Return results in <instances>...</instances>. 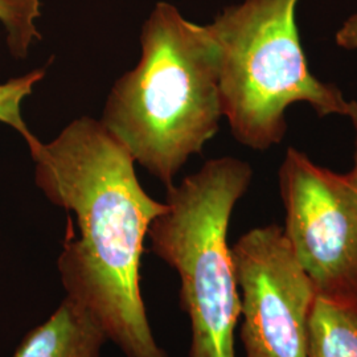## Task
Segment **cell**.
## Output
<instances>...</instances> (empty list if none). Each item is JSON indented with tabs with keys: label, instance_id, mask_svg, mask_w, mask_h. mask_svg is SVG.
<instances>
[{
	"label": "cell",
	"instance_id": "obj_1",
	"mask_svg": "<svg viewBox=\"0 0 357 357\" xmlns=\"http://www.w3.org/2000/svg\"><path fill=\"white\" fill-rule=\"evenodd\" d=\"M47 199L76 215L57 259L66 296L98 320L126 357H169L153 336L141 290L144 240L166 211L142 188L126 147L82 116L50 143L28 147Z\"/></svg>",
	"mask_w": 357,
	"mask_h": 357
},
{
	"label": "cell",
	"instance_id": "obj_2",
	"mask_svg": "<svg viewBox=\"0 0 357 357\" xmlns=\"http://www.w3.org/2000/svg\"><path fill=\"white\" fill-rule=\"evenodd\" d=\"M138 65L115 82L103 126L167 188L218 130L217 47L206 26L166 1L142 26Z\"/></svg>",
	"mask_w": 357,
	"mask_h": 357
},
{
	"label": "cell",
	"instance_id": "obj_3",
	"mask_svg": "<svg viewBox=\"0 0 357 357\" xmlns=\"http://www.w3.org/2000/svg\"><path fill=\"white\" fill-rule=\"evenodd\" d=\"M298 3L243 0L206 26L217 47L222 116L234 138L255 150L281 143L294 103H308L319 116L348 114L340 89L310 70L296 26Z\"/></svg>",
	"mask_w": 357,
	"mask_h": 357
},
{
	"label": "cell",
	"instance_id": "obj_4",
	"mask_svg": "<svg viewBox=\"0 0 357 357\" xmlns=\"http://www.w3.org/2000/svg\"><path fill=\"white\" fill-rule=\"evenodd\" d=\"M252 178V167L240 159L209 160L167 188L166 211L149 228L151 252L178 271L180 303L191 323L190 357H237L241 301L228 230Z\"/></svg>",
	"mask_w": 357,
	"mask_h": 357
},
{
	"label": "cell",
	"instance_id": "obj_5",
	"mask_svg": "<svg viewBox=\"0 0 357 357\" xmlns=\"http://www.w3.org/2000/svg\"><path fill=\"white\" fill-rule=\"evenodd\" d=\"M283 233L318 295L357 302V183L289 147L280 168Z\"/></svg>",
	"mask_w": 357,
	"mask_h": 357
},
{
	"label": "cell",
	"instance_id": "obj_6",
	"mask_svg": "<svg viewBox=\"0 0 357 357\" xmlns=\"http://www.w3.org/2000/svg\"><path fill=\"white\" fill-rule=\"evenodd\" d=\"M241 301L245 357H307L308 321L318 291L283 228L270 224L231 246Z\"/></svg>",
	"mask_w": 357,
	"mask_h": 357
},
{
	"label": "cell",
	"instance_id": "obj_7",
	"mask_svg": "<svg viewBox=\"0 0 357 357\" xmlns=\"http://www.w3.org/2000/svg\"><path fill=\"white\" fill-rule=\"evenodd\" d=\"M107 342L98 320L65 296L50 319L26 335L13 357H101Z\"/></svg>",
	"mask_w": 357,
	"mask_h": 357
},
{
	"label": "cell",
	"instance_id": "obj_8",
	"mask_svg": "<svg viewBox=\"0 0 357 357\" xmlns=\"http://www.w3.org/2000/svg\"><path fill=\"white\" fill-rule=\"evenodd\" d=\"M307 357H357V302L318 295L308 321Z\"/></svg>",
	"mask_w": 357,
	"mask_h": 357
},
{
	"label": "cell",
	"instance_id": "obj_9",
	"mask_svg": "<svg viewBox=\"0 0 357 357\" xmlns=\"http://www.w3.org/2000/svg\"><path fill=\"white\" fill-rule=\"evenodd\" d=\"M38 16L40 0H0V23L15 59L26 57L32 43L41 38L36 26Z\"/></svg>",
	"mask_w": 357,
	"mask_h": 357
},
{
	"label": "cell",
	"instance_id": "obj_10",
	"mask_svg": "<svg viewBox=\"0 0 357 357\" xmlns=\"http://www.w3.org/2000/svg\"><path fill=\"white\" fill-rule=\"evenodd\" d=\"M44 76L45 69H35L24 76L0 84V122L15 128L24 138L28 147L33 146L38 139L26 128L22 116V102Z\"/></svg>",
	"mask_w": 357,
	"mask_h": 357
},
{
	"label": "cell",
	"instance_id": "obj_11",
	"mask_svg": "<svg viewBox=\"0 0 357 357\" xmlns=\"http://www.w3.org/2000/svg\"><path fill=\"white\" fill-rule=\"evenodd\" d=\"M336 44L340 48L354 51L357 50V13L349 16L336 32Z\"/></svg>",
	"mask_w": 357,
	"mask_h": 357
},
{
	"label": "cell",
	"instance_id": "obj_12",
	"mask_svg": "<svg viewBox=\"0 0 357 357\" xmlns=\"http://www.w3.org/2000/svg\"><path fill=\"white\" fill-rule=\"evenodd\" d=\"M347 116L351 119L354 131H355V155H354V168L351 169V172H348L351 175V178H354L357 183V101H349V109H348V114Z\"/></svg>",
	"mask_w": 357,
	"mask_h": 357
}]
</instances>
